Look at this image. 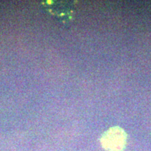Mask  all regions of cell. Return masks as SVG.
I'll return each mask as SVG.
<instances>
[{"mask_svg": "<svg viewBox=\"0 0 151 151\" xmlns=\"http://www.w3.org/2000/svg\"><path fill=\"white\" fill-rule=\"evenodd\" d=\"M101 143L107 151H122L127 143V134L120 127H111L103 134Z\"/></svg>", "mask_w": 151, "mask_h": 151, "instance_id": "1", "label": "cell"}]
</instances>
